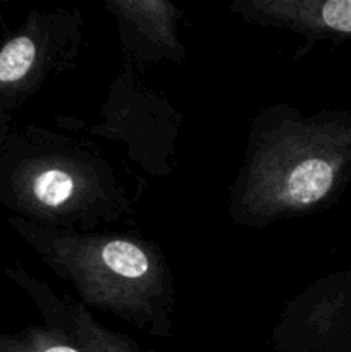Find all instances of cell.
Wrapping results in <instances>:
<instances>
[{
  "mask_svg": "<svg viewBox=\"0 0 351 352\" xmlns=\"http://www.w3.org/2000/svg\"><path fill=\"white\" fill-rule=\"evenodd\" d=\"M243 14L312 38L351 40V0H258Z\"/></svg>",
  "mask_w": 351,
  "mask_h": 352,
  "instance_id": "3957f363",
  "label": "cell"
},
{
  "mask_svg": "<svg viewBox=\"0 0 351 352\" xmlns=\"http://www.w3.org/2000/svg\"><path fill=\"white\" fill-rule=\"evenodd\" d=\"M351 182V110H329L267 141L248 174L246 206L258 215L322 208Z\"/></svg>",
  "mask_w": 351,
  "mask_h": 352,
  "instance_id": "6da1fadb",
  "label": "cell"
},
{
  "mask_svg": "<svg viewBox=\"0 0 351 352\" xmlns=\"http://www.w3.org/2000/svg\"><path fill=\"white\" fill-rule=\"evenodd\" d=\"M54 258L95 305H133L158 282V265L151 254L133 241L55 239Z\"/></svg>",
  "mask_w": 351,
  "mask_h": 352,
  "instance_id": "7a4b0ae2",
  "label": "cell"
},
{
  "mask_svg": "<svg viewBox=\"0 0 351 352\" xmlns=\"http://www.w3.org/2000/svg\"><path fill=\"white\" fill-rule=\"evenodd\" d=\"M0 352H136L93 325L78 337L52 330H30L23 336L0 340Z\"/></svg>",
  "mask_w": 351,
  "mask_h": 352,
  "instance_id": "277c9868",
  "label": "cell"
},
{
  "mask_svg": "<svg viewBox=\"0 0 351 352\" xmlns=\"http://www.w3.org/2000/svg\"><path fill=\"white\" fill-rule=\"evenodd\" d=\"M38 47L30 34H19L0 48V88L23 82L36 65Z\"/></svg>",
  "mask_w": 351,
  "mask_h": 352,
  "instance_id": "8992f818",
  "label": "cell"
},
{
  "mask_svg": "<svg viewBox=\"0 0 351 352\" xmlns=\"http://www.w3.org/2000/svg\"><path fill=\"white\" fill-rule=\"evenodd\" d=\"M24 192L34 205L57 210L78 195V181L71 172L54 165L33 167L24 177Z\"/></svg>",
  "mask_w": 351,
  "mask_h": 352,
  "instance_id": "5b68a950",
  "label": "cell"
}]
</instances>
